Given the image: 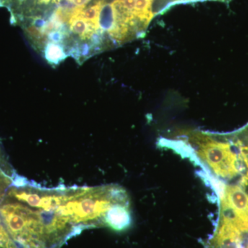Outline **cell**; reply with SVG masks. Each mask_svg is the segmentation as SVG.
Wrapping results in <instances>:
<instances>
[{
  "label": "cell",
  "instance_id": "6da1fadb",
  "mask_svg": "<svg viewBox=\"0 0 248 248\" xmlns=\"http://www.w3.org/2000/svg\"><path fill=\"white\" fill-rule=\"evenodd\" d=\"M0 219L17 248H61L77 235V228L60 210L45 200L38 186L24 201L5 193Z\"/></svg>",
  "mask_w": 248,
  "mask_h": 248
},
{
  "label": "cell",
  "instance_id": "7a4b0ae2",
  "mask_svg": "<svg viewBox=\"0 0 248 248\" xmlns=\"http://www.w3.org/2000/svg\"><path fill=\"white\" fill-rule=\"evenodd\" d=\"M190 142L195 143L196 152L210 170L220 177L231 179L237 173L236 158L228 143L217 141L201 133L190 135Z\"/></svg>",
  "mask_w": 248,
  "mask_h": 248
},
{
  "label": "cell",
  "instance_id": "3957f363",
  "mask_svg": "<svg viewBox=\"0 0 248 248\" xmlns=\"http://www.w3.org/2000/svg\"><path fill=\"white\" fill-rule=\"evenodd\" d=\"M82 10L77 11L71 16L68 23L69 30L71 32L78 35L81 40H90L93 34L98 30L94 26L90 24L79 16V13Z\"/></svg>",
  "mask_w": 248,
  "mask_h": 248
},
{
  "label": "cell",
  "instance_id": "277c9868",
  "mask_svg": "<svg viewBox=\"0 0 248 248\" xmlns=\"http://www.w3.org/2000/svg\"><path fill=\"white\" fill-rule=\"evenodd\" d=\"M68 54L60 44L49 42L44 49V57L50 66H58L66 60Z\"/></svg>",
  "mask_w": 248,
  "mask_h": 248
},
{
  "label": "cell",
  "instance_id": "5b68a950",
  "mask_svg": "<svg viewBox=\"0 0 248 248\" xmlns=\"http://www.w3.org/2000/svg\"><path fill=\"white\" fill-rule=\"evenodd\" d=\"M153 0H136L135 16L137 19L145 28L147 27L153 17L152 4Z\"/></svg>",
  "mask_w": 248,
  "mask_h": 248
},
{
  "label": "cell",
  "instance_id": "8992f818",
  "mask_svg": "<svg viewBox=\"0 0 248 248\" xmlns=\"http://www.w3.org/2000/svg\"><path fill=\"white\" fill-rule=\"evenodd\" d=\"M104 0H98L94 4L91 5L86 9H83L79 13V16L84 18L90 24L94 26L98 31L99 28V18L102 5L104 4Z\"/></svg>",
  "mask_w": 248,
  "mask_h": 248
},
{
  "label": "cell",
  "instance_id": "52a82bcc",
  "mask_svg": "<svg viewBox=\"0 0 248 248\" xmlns=\"http://www.w3.org/2000/svg\"><path fill=\"white\" fill-rule=\"evenodd\" d=\"M0 248H17L0 219Z\"/></svg>",
  "mask_w": 248,
  "mask_h": 248
},
{
  "label": "cell",
  "instance_id": "ba28073f",
  "mask_svg": "<svg viewBox=\"0 0 248 248\" xmlns=\"http://www.w3.org/2000/svg\"><path fill=\"white\" fill-rule=\"evenodd\" d=\"M69 1L78 9H84L86 5L89 4L91 0H69Z\"/></svg>",
  "mask_w": 248,
  "mask_h": 248
},
{
  "label": "cell",
  "instance_id": "9c48e42d",
  "mask_svg": "<svg viewBox=\"0 0 248 248\" xmlns=\"http://www.w3.org/2000/svg\"><path fill=\"white\" fill-rule=\"evenodd\" d=\"M35 4L41 6H48L50 4H58L59 0H33Z\"/></svg>",
  "mask_w": 248,
  "mask_h": 248
},
{
  "label": "cell",
  "instance_id": "30bf717a",
  "mask_svg": "<svg viewBox=\"0 0 248 248\" xmlns=\"http://www.w3.org/2000/svg\"><path fill=\"white\" fill-rule=\"evenodd\" d=\"M14 0H0V8L6 7L10 9Z\"/></svg>",
  "mask_w": 248,
  "mask_h": 248
},
{
  "label": "cell",
  "instance_id": "8fae6325",
  "mask_svg": "<svg viewBox=\"0 0 248 248\" xmlns=\"http://www.w3.org/2000/svg\"><path fill=\"white\" fill-rule=\"evenodd\" d=\"M202 1V0H177L178 2H190V1ZM214 1H219L222 2L228 3L231 0H214Z\"/></svg>",
  "mask_w": 248,
  "mask_h": 248
},
{
  "label": "cell",
  "instance_id": "7c38bea8",
  "mask_svg": "<svg viewBox=\"0 0 248 248\" xmlns=\"http://www.w3.org/2000/svg\"><path fill=\"white\" fill-rule=\"evenodd\" d=\"M6 162H8L7 160L5 159L4 153H3L1 148H0V164H4V163Z\"/></svg>",
  "mask_w": 248,
  "mask_h": 248
}]
</instances>
